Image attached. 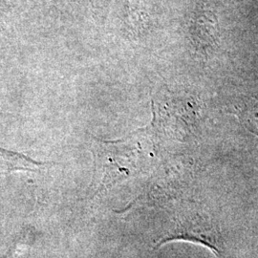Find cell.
I'll return each instance as SVG.
<instances>
[{
  "instance_id": "3",
  "label": "cell",
  "mask_w": 258,
  "mask_h": 258,
  "mask_svg": "<svg viewBox=\"0 0 258 258\" xmlns=\"http://www.w3.org/2000/svg\"><path fill=\"white\" fill-rule=\"evenodd\" d=\"M240 121L249 132L258 137V101L249 100L245 102L238 113Z\"/></svg>"
},
{
  "instance_id": "1",
  "label": "cell",
  "mask_w": 258,
  "mask_h": 258,
  "mask_svg": "<svg viewBox=\"0 0 258 258\" xmlns=\"http://www.w3.org/2000/svg\"><path fill=\"white\" fill-rule=\"evenodd\" d=\"M173 241L200 244L211 249L218 258L225 254V241L218 224L209 214L196 209L178 212L172 225L158 241L156 248Z\"/></svg>"
},
{
  "instance_id": "2",
  "label": "cell",
  "mask_w": 258,
  "mask_h": 258,
  "mask_svg": "<svg viewBox=\"0 0 258 258\" xmlns=\"http://www.w3.org/2000/svg\"><path fill=\"white\" fill-rule=\"evenodd\" d=\"M47 166H49V163H41L21 153L0 148V174L12 173L14 171L37 172Z\"/></svg>"
}]
</instances>
